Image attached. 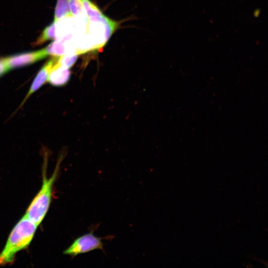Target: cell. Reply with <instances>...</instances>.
Listing matches in <instances>:
<instances>
[{"mask_svg": "<svg viewBox=\"0 0 268 268\" xmlns=\"http://www.w3.org/2000/svg\"><path fill=\"white\" fill-rule=\"evenodd\" d=\"M67 0H57L55 9L54 21L57 23L62 19L72 17Z\"/></svg>", "mask_w": 268, "mask_h": 268, "instance_id": "ba28073f", "label": "cell"}, {"mask_svg": "<svg viewBox=\"0 0 268 268\" xmlns=\"http://www.w3.org/2000/svg\"><path fill=\"white\" fill-rule=\"evenodd\" d=\"M56 23L53 21L46 27L34 42V45H40L50 40L56 39L57 38Z\"/></svg>", "mask_w": 268, "mask_h": 268, "instance_id": "9c48e42d", "label": "cell"}, {"mask_svg": "<svg viewBox=\"0 0 268 268\" xmlns=\"http://www.w3.org/2000/svg\"><path fill=\"white\" fill-rule=\"evenodd\" d=\"M70 74L69 68L59 66L57 61L49 73L47 81L53 86H63L68 81Z\"/></svg>", "mask_w": 268, "mask_h": 268, "instance_id": "8992f818", "label": "cell"}, {"mask_svg": "<svg viewBox=\"0 0 268 268\" xmlns=\"http://www.w3.org/2000/svg\"><path fill=\"white\" fill-rule=\"evenodd\" d=\"M9 70L6 66L4 58H0V77Z\"/></svg>", "mask_w": 268, "mask_h": 268, "instance_id": "4fadbf2b", "label": "cell"}, {"mask_svg": "<svg viewBox=\"0 0 268 268\" xmlns=\"http://www.w3.org/2000/svg\"><path fill=\"white\" fill-rule=\"evenodd\" d=\"M48 56L45 49L22 53L4 58L9 70L32 64Z\"/></svg>", "mask_w": 268, "mask_h": 268, "instance_id": "277c9868", "label": "cell"}, {"mask_svg": "<svg viewBox=\"0 0 268 268\" xmlns=\"http://www.w3.org/2000/svg\"><path fill=\"white\" fill-rule=\"evenodd\" d=\"M38 226L25 215L18 221L0 253V266L14 263L16 254L26 249L31 243Z\"/></svg>", "mask_w": 268, "mask_h": 268, "instance_id": "6da1fadb", "label": "cell"}, {"mask_svg": "<svg viewBox=\"0 0 268 268\" xmlns=\"http://www.w3.org/2000/svg\"><path fill=\"white\" fill-rule=\"evenodd\" d=\"M77 58L78 54L76 53H67L58 57L57 64L61 67L69 68L75 64Z\"/></svg>", "mask_w": 268, "mask_h": 268, "instance_id": "8fae6325", "label": "cell"}, {"mask_svg": "<svg viewBox=\"0 0 268 268\" xmlns=\"http://www.w3.org/2000/svg\"><path fill=\"white\" fill-rule=\"evenodd\" d=\"M260 14V9H256L254 12V15L255 17H258Z\"/></svg>", "mask_w": 268, "mask_h": 268, "instance_id": "5bb4252c", "label": "cell"}, {"mask_svg": "<svg viewBox=\"0 0 268 268\" xmlns=\"http://www.w3.org/2000/svg\"><path fill=\"white\" fill-rule=\"evenodd\" d=\"M46 162L44 164L45 168H43L41 188L28 207L25 214L29 219L38 226L43 220L49 208L52 201L54 185L59 173L61 160L58 161L54 172L49 178L47 176Z\"/></svg>", "mask_w": 268, "mask_h": 268, "instance_id": "7a4b0ae2", "label": "cell"}, {"mask_svg": "<svg viewBox=\"0 0 268 268\" xmlns=\"http://www.w3.org/2000/svg\"><path fill=\"white\" fill-rule=\"evenodd\" d=\"M72 16H81L84 14V9L82 0H67Z\"/></svg>", "mask_w": 268, "mask_h": 268, "instance_id": "7c38bea8", "label": "cell"}, {"mask_svg": "<svg viewBox=\"0 0 268 268\" xmlns=\"http://www.w3.org/2000/svg\"><path fill=\"white\" fill-rule=\"evenodd\" d=\"M82 2L90 21H92L104 14L98 7L90 0H82Z\"/></svg>", "mask_w": 268, "mask_h": 268, "instance_id": "30bf717a", "label": "cell"}, {"mask_svg": "<svg viewBox=\"0 0 268 268\" xmlns=\"http://www.w3.org/2000/svg\"><path fill=\"white\" fill-rule=\"evenodd\" d=\"M112 238V236H108L103 238L96 237L94 235L93 229L90 232L75 239L71 244L64 251L63 253L74 258L80 254L87 253L95 250H101L104 252V243L102 240Z\"/></svg>", "mask_w": 268, "mask_h": 268, "instance_id": "3957f363", "label": "cell"}, {"mask_svg": "<svg viewBox=\"0 0 268 268\" xmlns=\"http://www.w3.org/2000/svg\"><path fill=\"white\" fill-rule=\"evenodd\" d=\"M58 57H52V58L45 63V64L40 69L35 78L34 79L30 88L27 92L25 97L23 100L20 106L23 105L25 101L30 96L36 91L39 89L47 80L49 73L56 63Z\"/></svg>", "mask_w": 268, "mask_h": 268, "instance_id": "5b68a950", "label": "cell"}, {"mask_svg": "<svg viewBox=\"0 0 268 268\" xmlns=\"http://www.w3.org/2000/svg\"><path fill=\"white\" fill-rule=\"evenodd\" d=\"M45 49L48 56L53 57H59L67 53H72L67 47L65 42L58 39H56Z\"/></svg>", "mask_w": 268, "mask_h": 268, "instance_id": "52a82bcc", "label": "cell"}]
</instances>
